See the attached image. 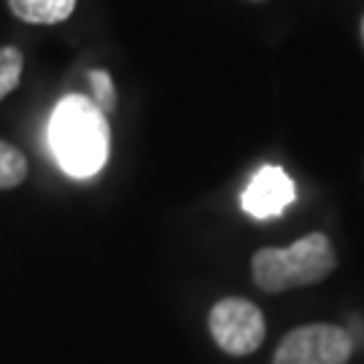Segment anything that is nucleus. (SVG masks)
<instances>
[{"mask_svg": "<svg viewBox=\"0 0 364 364\" xmlns=\"http://www.w3.org/2000/svg\"><path fill=\"white\" fill-rule=\"evenodd\" d=\"M87 78H90L92 103L97 105L105 117H108V114L117 108V87H114V78H111V73L103 70V68H92L90 73H87Z\"/></svg>", "mask_w": 364, "mask_h": 364, "instance_id": "nucleus-9", "label": "nucleus"}, {"mask_svg": "<svg viewBox=\"0 0 364 364\" xmlns=\"http://www.w3.org/2000/svg\"><path fill=\"white\" fill-rule=\"evenodd\" d=\"M22 70H25L22 52L16 46H0V100L9 97L19 87Z\"/></svg>", "mask_w": 364, "mask_h": 364, "instance_id": "nucleus-8", "label": "nucleus"}, {"mask_svg": "<svg viewBox=\"0 0 364 364\" xmlns=\"http://www.w3.org/2000/svg\"><path fill=\"white\" fill-rule=\"evenodd\" d=\"M297 200V186L284 168L264 165L254 173V178L240 195V205L254 219H278Z\"/></svg>", "mask_w": 364, "mask_h": 364, "instance_id": "nucleus-5", "label": "nucleus"}, {"mask_svg": "<svg viewBox=\"0 0 364 364\" xmlns=\"http://www.w3.org/2000/svg\"><path fill=\"white\" fill-rule=\"evenodd\" d=\"M208 329L216 346L230 356H248L264 343V316L243 297H227L213 305L208 316Z\"/></svg>", "mask_w": 364, "mask_h": 364, "instance_id": "nucleus-4", "label": "nucleus"}, {"mask_svg": "<svg viewBox=\"0 0 364 364\" xmlns=\"http://www.w3.org/2000/svg\"><path fill=\"white\" fill-rule=\"evenodd\" d=\"M335 264L338 259L329 237L324 232H313L289 248H259L251 259V275L262 291L278 294L324 281Z\"/></svg>", "mask_w": 364, "mask_h": 364, "instance_id": "nucleus-2", "label": "nucleus"}, {"mask_svg": "<svg viewBox=\"0 0 364 364\" xmlns=\"http://www.w3.org/2000/svg\"><path fill=\"white\" fill-rule=\"evenodd\" d=\"M27 178V156L9 141H0V189H14Z\"/></svg>", "mask_w": 364, "mask_h": 364, "instance_id": "nucleus-7", "label": "nucleus"}, {"mask_svg": "<svg viewBox=\"0 0 364 364\" xmlns=\"http://www.w3.org/2000/svg\"><path fill=\"white\" fill-rule=\"evenodd\" d=\"M76 3L78 0H9V9L27 25H60L70 19Z\"/></svg>", "mask_w": 364, "mask_h": 364, "instance_id": "nucleus-6", "label": "nucleus"}, {"mask_svg": "<svg viewBox=\"0 0 364 364\" xmlns=\"http://www.w3.org/2000/svg\"><path fill=\"white\" fill-rule=\"evenodd\" d=\"M353 353L348 329L335 324H305L278 343L273 364H346Z\"/></svg>", "mask_w": 364, "mask_h": 364, "instance_id": "nucleus-3", "label": "nucleus"}, {"mask_svg": "<svg viewBox=\"0 0 364 364\" xmlns=\"http://www.w3.org/2000/svg\"><path fill=\"white\" fill-rule=\"evenodd\" d=\"M54 159L70 178H92L108 162L111 127L108 117L87 95H65L49 119Z\"/></svg>", "mask_w": 364, "mask_h": 364, "instance_id": "nucleus-1", "label": "nucleus"}, {"mask_svg": "<svg viewBox=\"0 0 364 364\" xmlns=\"http://www.w3.org/2000/svg\"><path fill=\"white\" fill-rule=\"evenodd\" d=\"M362 41H364V19H362Z\"/></svg>", "mask_w": 364, "mask_h": 364, "instance_id": "nucleus-10", "label": "nucleus"}]
</instances>
